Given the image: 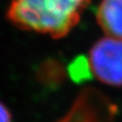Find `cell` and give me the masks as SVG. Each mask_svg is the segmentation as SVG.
Masks as SVG:
<instances>
[{"instance_id":"cell-1","label":"cell","mask_w":122,"mask_h":122,"mask_svg":"<svg viewBox=\"0 0 122 122\" xmlns=\"http://www.w3.org/2000/svg\"><path fill=\"white\" fill-rule=\"evenodd\" d=\"M91 0H12L7 17L17 28L52 38L67 35Z\"/></svg>"},{"instance_id":"cell-2","label":"cell","mask_w":122,"mask_h":122,"mask_svg":"<svg viewBox=\"0 0 122 122\" xmlns=\"http://www.w3.org/2000/svg\"><path fill=\"white\" fill-rule=\"evenodd\" d=\"M90 72L102 82L122 86V40L103 38L93 46L89 58Z\"/></svg>"},{"instance_id":"cell-3","label":"cell","mask_w":122,"mask_h":122,"mask_svg":"<svg viewBox=\"0 0 122 122\" xmlns=\"http://www.w3.org/2000/svg\"><path fill=\"white\" fill-rule=\"evenodd\" d=\"M116 107L100 92L87 89L58 122H111Z\"/></svg>"},{"instance_id":"cell-4","label":"cell","mask_w":122,"mask_h":122,"mask_svg":"<svg viewBox=\"0 0 122 122\" xmlns=\"http://www.w3.org/2000/svg\"><path fill=\"white\" fill-rule=\"evenodd\" d=\"M96 16L107 35L122 40V0H102Z\"/></svg>"},{"instance_id":"cell-5","label":"cell","mask_w":122,"mask_h":122,"mask_svg":"<svg viewBox=\"0 0 122 122\" xmlns=\"http://www.w3.org/2000/svg\"><path fill=\"white\" fill-rule=\"evenodd\" d=\"M0 122H11V116L8 109L0 102Z\"/></svg>"}]
</instances>
